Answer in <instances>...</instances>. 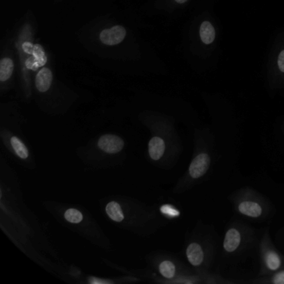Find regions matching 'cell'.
<instances>
[{
  "label": "cell",
  "instance_id": "obj_10",
  "mask_svg": "<svg viewBox=\"0 0 284 284\" xmlns=\"http://www.w3.org/2000/svg\"><path fill=\"white\" fill-rule=\"evenodd\" d=\"M14 61L10 58H3L0 63V81L5 82L14 72Z\"/></svg>",
  "mask_w": 284,
  "mask_h": 284
},
{
  "label": "cell",
  "instance_id": "obj_14",
  "mask_svg": "<svg viewBox=\"0 0 284 284\" xmlns=\"http://www.w3.org/2000/svg\"><path fill=\"white\" fill-rule=\"evenodd\" d=\"M160 272L166 279H174L176 275V266L173 262L162 261L160 265Z\"/></svg>",
  "mask_w": 284,
  "mask_h": 284
},
{
  "label": "cell",
  "instance_id": "obj_2",
  "mask_svg": "<svg viewBox=\"0 0 284 284\" xmlns=\"http://www.w3.org/2000/svg\"><path fill=\"white\" fill-rule=\"evenodd\" d=\"M252 230L240 224H234L227 230L223 248L228 255H232L243 251L252 238Z\"/></svg>",
  "mask_w": 284,
  "mask_h": 284
},
{
  "label": "cell",
  "instance_id": "obj_12",
  "mask_svg": "<svg viewBox=\"0 0 284 284\" xmlns=\"http://www.w3.org/2000/svg\"><path fill=\"white\" fill-rule=\"evenodd\" d=\"M201 39L204 44H212L215 38L214 28L209 21H205L202 23L200 27Z\"/></svg>",
  "mask_w": 284,
  "mask_h": 284
},
{
  "label": "cell",
  "instance_id": "obj_18",
  "mask_svg": "<svg viewBox=\"0 0 284 284\" xmlns=\"http://www.w3.org/2000/svg\"><path fill=\"white\" fill-rule=\"evenodd\" d=\"M278 64H279V67L280 70H281L282 72H284V50H283L281 53L279 54Z\"/></svg>",
  "mask_w": 284,
  "mask_h": 284
},
{
  "label": "cell",
  "instance_id": "obj_7",
  "mask_svg": "<svg viewBox=\"0 0 284 284\" xmlns=\"http://www.w3.org/2000/svg\"><path fill=\"white\" fill-rule=\"evenodd\" d=\"M124 142L122 139L113 134L104 135L99 140V148L107 154L119 153L124 148Z\"/></svg>",
  "mask_w": 284,
  "mask_h": 284
},
{
  "label": "cell",
  "instance_id": "obj_8",
  "mask_svg": "<svg viewBox=\"0 0 284 284\" xmlns=\"http://www.w3.org/2000/svg\"><path fill=\"white\" fill-rule=\"evenodd\" d=\"M53 81V72L50 69L48 68H43L38 71L36 79H35V84L37 89L41 92L44 93L50 89V86L52 84Z\"/></svg>",
  "mask_w": 284,
  "mask_h": 284
},
{
  "label": "cell",
  "instance_id": "obj_9",
  "mask_svg": "<svg viewBox=\"0 0 284 284\" xmlns=\"http://www.w3.org/2000/svg\"><path fill=\"white\" fill-rule=\"evenodd\" d=\"M165 152V142L159 137H154L148 143V153L153 160H159Z\"/></svg>",
  "mask_w": 284,
  "mask_h": 284
},
{
  "label": "cell",
  "instance_id": "obj_17",
  "mask_svg": "<svg viewBox=\"0 0 284 284\" xmlns=\"http://www.w3.org/2000/svg\"><path fill=\"white\" fill-rule=\"evenodd\" d=\"M34 53L36 56V58H38V61L39 62L40 65H42L40 61H42L43 64H45L46 57L44 55V50H42L41 47L38 46V45H35V48H34Z\"/></svg>",
  "mask_w": 284,
  "mask_h": 284
},
{
  "label": "cell",
  "instance_id": "obj_3",
  "mask_svg": "<svg viewBox=\"0 0 284 284\" xmlns=\"http://www.w3.org/2000/svg\"><path fill=\"white\" fill-rule=\"evenodd\" d=\"M235 209L242 216L254 219L264 217L267 211V204L264 198L258 197L252 192L241 195L235 202Z\"/></svg>",
  "mask_w": 284,
  "mask_h": 284
},
{
  "label": "cell",
  "instance_id": "obj_16",
  "mask_svg": "<svg viewBox=\"0 0 284 284\" xmlns=\"http://www.w3.org/2000/svg\"><path fill=\"white\" fill-rule=\"evenodd\" d=\"M64 218L71 223H79L83 221V214L77 209H70L64 213Z\"/></svg>",
  "mask_w": 284,
  "mask_h": 284
},
{
  "label": "cell",
  "instance_id": "obj_19",
  "mask_svg": "<svg viewBox=\"0 0 284 284\" xmlns=\"http://www.w3.org/2000/svg\"><path fill=\"white\" fill-rule=\"evenodd\" d=\"M23 50L25 52L28 53H33V50H34V46L30 43H25L23 44Z\"/></svg>",
  "mask_w": 284,
  "mask_h": 284
},
{
  "label": "cell",
  "instance_id": "obj_13",
  "mask_svg": "<svg viewBox=\"0 0 284 284\" xmlns=\"http://www.w3.org/2000/svg\"><path fill=\"white\" fill-rule=\"evenodd\" d=\"M255 283L265 284H284V267L283 269L279 270L277 273L264 276V278H261L259 280H256Z\"/></svg>",
  "mask_w": 284,
  "mask_h": 284
},
{
  "label": "cell",
  "instance_id": "obj_11",
  "mask_svg": "<svg viewBox=\"0 0 284 284\" xmlns=\"http://www.w3.org/2000/svg\"><path fill=\"white\" fill-rule=\"evenodd\" d=\"M106 213L108 215V217L114 222L120 223L124 219V215L123 213L122 209L116 202H110L107 203L106 206Z\"/></svg>",
  "mask_w": 284,
  "mask_h": 284
},
{
  "label": "cell",
  "instance_id": "obj_15",
  "mask_svg": "<svg viewBox=\"0 0 284 284\" xmlns=\"http://www.w3.org/2000/svg\"><path fill=\"white\" fill-rule=\"evenodd\" d=\"M10 142H11L12 148H14L18 156L23 160H25L29 157V151L25 147V145L23 144L17 137H12Z\"/></svg>",
  "mask_w": 284,
  "mask_h": 284
},
{
  "label": "cell",
  "instance_id": "obj_4",
  "mask_svg": "<svg viewBox=\"0 0 284 284\" xmlns=\"http://www.w3.org/2000/svg\"><path fill=\"white\" fill-rule=\"evenodd\" d=\"M186 255L189 264L194 267H203L204 265L208 266L210 262L209 247L205 248L203 244L197 242L189 244L186 250Z\"/></svg>",
  "mask_w": 284,
  "mask_h": 284
},
{
  "label": "cell",
  "instance_id": "obj_21",
  "mask_svg": "<svg viewBox=\"0 0 284 284\" xmlns=\"http://www.w3.org/2000/svg\"><path fill=\"white\" fill-rule=\"evenodd\" d=\"M175 1H176V2L178 3H185V2H187L188 0H175Z\"/></svg>",
  "mask_w": 284,
  "mask_h": 284
},
{
  "label": "cell",
  "instance_id": "obj_1",
  "mask_svg": "<svg viewBox=\"0 0 284 284\" xmlns=\"http://www.w3.org/2000/svg\"><path fill=\"white\" fill-rule=\"evenodd\" d=\"M260 275L267 276L279 272L284 267V256L276 249L272 244L269 235L265 233L262 238L260 246Z\"/></svg>",
  "mask_w": 284,
  "mask_h": 284
},
{
  "label": "cell",
  "instance_id": "obj_5",
  "mask_svg": "<svg viewBox=\"0 0 284 284\" xmlns=\"http://www.w3.org/2000/svg\"><path fill=\"white\" fill-rule=\"evenodd\" d=\"M211 165V155L209 151H201L192 160L189 168V176L193 179L203 177Z\"/></svg>",
  "mask_w": 284,
  "mask_h": 284
},
{
  "label": "cell",
  "instance_id": "obj_20",
  "mask_svg": "<svg viewBox=\"0 0 284 284\" xmlns=\"http://www.w3.org/2000/svg\"><path fill=\"white\" fill-rule=\"evenodd\" d=\"M91 284H108L111 283L109 281H106V280H99V279H93L90 280Z\"/></svg>",
  "mask_w": 284,
  "mask_h": 284
},
{
  "label": "cell",
  "instance_id": "obj_6",
  "mask_svg": "<svg viewBox=\"0 0 284 284\" xmlns=\"http://www.w3.org/2000/svg\"><path fill=\"white\" fill-rule=\"evenodd\" d=\"M127 35L125 28L120 25L112 27L110 29L103 30L99 35V39L103 44L113 46L120 44Z\"/></svg>",
  "mask_w": 284,
  "mask_h": 284
}]
</instances>
